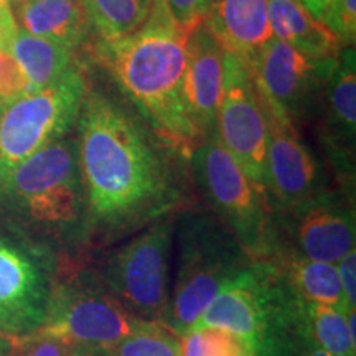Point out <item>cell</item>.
I'll return each instance as SVG.
<instances>
[{
	"label": "cell",
	"instance_id": "6da1fadb",
	"mask_svg": "<svg viewBox=\"0 0 356 356\" xmlns=\"http://www.w3.org/2000/svg\"><path fill=\"white\" fill-rule=\"evenodd\" d=\"M76 142L89 246L113 243L180 208V152L102 89H88L83 97Z\"/></svg>",
	"mask_w": 356,
	"mask_h": 356
},
{
	"label": "cell",
	"instance_id": "7a4b0ae2",
	"mask_svg": "<svg viewBox=\"0 0 356 356\" xmlns=\"http://www.w3.org/2000/svg\"><path fill=\"white\" fill-rule=\"evenodd\" d=\"M0 211L12 234L73 264L89 246V208L76 137H61L19 163L0 184Z\"/></svg>",
	"mask_w": 356,
	"mask_h": 356
},
{
	"label": "cell",
	"instance_id": "3957f363",
	"mask_svg": "<svg viewBox=\"0 0 356 356\" xmlns=\"http://www.w3.org/2000/svg\"><path fill=\"white\" fill-rule=\"evenodd\" d=\"M190 33L177 24L165 0H155L140 30L119 42L95 44L101 63L147 126L186 157L198 145L184 97Z\"/></svg>",
	"mask_w": 356,
	"mask_h": 356
},
{
	"label": "cell",
	"instance_id": "277c9868",
	"mask_svg": "<svg viewBox=\"0 0 356 356\" xmlns=\"http://www.w3.org/2000/svg\"><path fill=\"white\" fill-rule=\"evenodd\" d=\"M197 327L231 332L248 356H297L304 340L299 299L270 261H252L226 282Z\"/></svg>",
	"mask_w": 356,
	"mask_h": 356
},
{
	"label": "cell",
	"instance_id": "5b68a950",
	"mask_svg": "<svg viewBox=\"0 0 356 356\" xmlns=\"http://www.w3.org/2000/svg\"><path fill=\"white\" fill-rule=\"evenodd\" d=\"M175 229L180 251L167 325L181 337L198 322L220 289L252 261L210 213L185 210L175 218Z\"/></svg>",
	"mask_w": 356,
	"mask_h": 356
},
{
	"label": "cell",
	"instance_id": "8992f818",
	"mask_svg": "<svg viewBox=\"0 0 356 356\" xmlns=\"http://www.w3.org/2000/svg\"><path fill=\"white\" fill-rule=\"evenodd\" d=\"M193 175L203 197L251 261H267L280 238L266 195L215 136L190 154Z\"/></svg>",
	"mask_w": 356,
	"mask_h": 356
},
{
	"label": "cell",
	"instance_id": "52a82bcc",
	"mask_svg": "<svg viewBox=\"0 0 356 356\" xmlns=\"http://www.w3.org/2000/svg\"><path fill=\"white\" fill-rule=\"evenodd\" d=\"M173 233V215L145 226L127 243L114 249L96 275L102 287L134 317L167 325Z\"/></svg>",
	"mask_w": 356,
	"mask_h": 356
},
{
	"label": "cell",
	"instance_id": "ba28073f",
	"mask_svg": "<svg viewBox=\"0 0 356 356\" xmlns=\"http://www.w3.org/2000/svg\"><path fill=\"white\" fill-rule=\"evenodd\" d=\"M88 79L74 68L51 86L0 101V184L19 163L76 126Z\"/></svg>",
	"mask_w": 356,
	"mask_h": 356
},
{
	"label": "cell",
	"instance_id": "9c48e42d",
	"mask_svg": "<svg viewBox=\"0 0 356 356\" xmlns=\"http://www.w3.org/2000/svg\"><path fill=\"white\" fill-rule=\"evenodd\" d=\"M145 322L119 304L96 275L71 269L56 275L37 333L73 348L111 350Z\"/></svg>",
	"mask_w": 356,
	"mask_h": 356
},
{
	"label": "cell",
	"instance_id": "30bf717a",
	"mask_svg": "<svg viewBox=\"0 0 356 356\" xmlns=\"http://www.w3.org/2000/svg\"><path fill=\"white\" fill-rule=\"evenodd\" d=\"M335 61L337 56L315 60L273 37L248 70L266 108L297 127L318 111Z\"/></svg>",
	"mask_w": 356,
	"mask_h": 356
},
{
	"label": "cell",
	"instance_id": "8fae6325",
	"mask_svg": "<svg viewBox=\"0 0 356 356\" xmlns=\"http://www.w3.org/2000/svg\"><path fill=\"white\" fill-rule=\"evenodd\" d=\"M58 261L19 236H0V330L29 335L43 323Z\"/></svg>",
	"mask_w": 356,
	"mask_h": 356
},
{
	"label": "cell",
	"instance_id": "7c38bea8",
	"mask_svg": "<svg viewBox=\"0 0 356 356\" xmlns=\"http://www.w3.org/2000/svg\"><path fill=\"white\" fill-rule=\"evenodd\" d=\"M216 137L244 173L264 191L267 115L248 66L234 55L222 56V92Z\"/></svg>",
	"mask_w": 356,
	"mask_h": 356
},
{
	"label": "cell",
	"instance_id": "4fadbf2b",
	"mask_svg": "<svg viewBox=\"0 0 356 356\" xmlns=\"http://www.w3.org/2000/svg\"><path fill=\"white\" fill-rule=\"evenodd\" d=\"M280 243L307 259L337 264L356 241L353 195L325 186L286 215L274 216Z\"/></svg>",
	"mask_w": 356,
	"mask_h": 356
},
{
	"label": "cell",
	"instance_id": "5bb4252c",
	"mask_svg": "<svg viewBox=\"0 0 356 356\" xmlns=\"http://www.w3.org/2000/svg\"><path fill=\"white\" fill-rule=\"evenodd\" d=\"M266 115L264 195L273 215L280 216L315 197L325 185L317 159L302 140L297 127L267 108Z\"/></svg>",
	"mask_w": 356,
	"mask_h": 356
},
{
	"label": "cell",
	"instance_id": "9a60e30c",
	"mask_svg": "<svg viewBox=\"0 0 356 356\" xmlns=\"http://www.w3.org/2000/svg\"><path fill=\"white\" fill-rule=\"evenodd\" d=\"M318 111L320 144L341 190L353 195L356 144V53L345 47L338 53L335 66L325 84Z\"/></svg>",
	"mask_w": 356,
	"mask_h": 356
},
{
	"label": "cell",
	"instance_id": "2e32d148",
	"mask_svg": "<svg viewBox=\"0 0 356 356\" xmlns=\"http://www.w3.org/2000/svg\"><path fill=\"white\" fill-rule=\"evenodd\" d=\"M222 56L225 50L203 22L191 30L184 97L186 118L198 144L216 134L222 92Z\"/></svg>",
	"mask_w": 356,
	"mask_h": 356
},
{
	"label": "cell",
	"instance_id": "e0dca14e",
	"mask_svg": "<svg viewBox=\"0 0 356 356\" xmlns=\"http://www.w3.org/2000/svg\"><path fill=\"white\" fill-rule=\"evenodd\" d=\"M203 24L222 50L246 66L273 38L267 0H211Z\"/></svg>",
	"mask_w": 356,
	"mask_h": 356
},
{
	"label": "cell",
	"instance_id": "ac0fdd59",
	"mask_svg": "<svg viewBox=\"0 0 356 356\" xmlns=\"http://www.w3.org/2000/svg\"><path fill=\"white\" fill-rule=\"evenodd\" d=\"M17 15L24 32L51 40L74 53L91 42L92 32L81 0H19Z\"/></svg>",
	"mask_w": 356,
	"mask_h": 356
},
{
	"label": "cell",
	"instance_id": "d6986e66",
	"mask_svg": "<svg viewBox=\"0 0 356 356\" xmlns=\"http://www.w3.org/2000/svg\"><path fill=\"white\" fill-rule=\"evenodd\" d=\"M267 261L273 262L284 282L299 299L350 314L335 264L307 259L282 243Z\"/></svg>",
	"mask_w": 356,
	"mask_h": 356
},
{
	"label": "cell",
	"instance_id": "ffe728a7",
	"mask_svg": "<svg viewBox=\"0 0 356 356\" xmlns=\"http://www.w3.org/2000/svg\"><path fill=\"white\" fill-rule=\"evenodd\" d=\"M267 19L274 38L315 60L335 58L343 48L299 0H267Z\"/></svg>",
	"mask_w": 356,
	"mask_h": 356
},
{
	"label": "cell",
	"instance_id": "44dd1931",
	"mask_svg": "<svg viewBox=\"0 0 356 356\" xmlns=\"http://www.w3.org/2000/svg\"><path fill=\"white\" fill-rule=\"evenodd\" d=\"M8 51L20 65L32 91L51 86L70 71L79 68L73 50L51 40L26 33L22 29L17 30Z\"/></svg>",
	"mask_w": 356,
	"mask_h": 356
},
{
	"label": "cell",
	"instance_id": "7402d4cb",
	"mask_svg": "<svg viewBox=\"0 0 356 356\" xmlns=\"http://www.w3.org/2000/svg\"><path fill=\"white\" fill-rule=\"evenodd\" d=\"M299 299V297H297ZM356 312H346L299 299L302 335L314 340L332 356H356Z\"/></svg>",
	"mask_w": 356,
	"mask_h": 356
},
{
	"label": "cell",
	"instance_id": "603a6c76",
	"mask_svg": "<svg viewBox=\"0 0 356 356\" xmlns=\"http://www.w3.org/2000/svg\"><path fill=\"white\" fill-rule=\"evenodd\" d=\"M96 43L131 37L147 24L155 0H81Z\"/></svg>",
	"mask_w": 356,
	"mask_h": 356
},
{
	"label": "cell",
	"instance_id": "cb8c5ba5",
	"mask_svg": "<svg viewBox=\"0 0 356 356\" xmlns=\"http://www.w3.org/2000/svg\"><path fill=\"white\" fill-rule=\"evenodd\" d=\"M111 356H181L180 337L165 323L145 322L109 350Z\"/></svg>",
	"mask_w": 356,
	"mask_h": 356
},
{
	"label": "cell",
	"instance_id": "d4e9b609",
	"mask_svg": "<svg viewBox=\"0 0 356 356\" xmlns=\"http://www.w3.org/2000/svg\"><path fill=\"white\" fill-rule=\"evenodd\" d=\"M181 356H248L243 341L216 327L191 328L180 337Z\"/></svg>",
	"mask_w": 356,
	"mask_h": 356
},
{
	"label": "cell",
	"instance_id": "484cf974",
	"mask_svg": "<svg viewBox=\"0 0 356 356\" xmlns=\"http://www.w3.org/2000/svg\"><path fill=\"white\" fill-rule=\"evenodd\" d=\"M325 29L341 47H355L356 42V0H332L320 19Z\"/></svg>",
	"mask_w": 356,
	"mask_h": 356
},
{
	"label": "cell",
	"instance_id": "4316f807",
	"mask_svg": "<svg viewBox=\"0 0 356 356\" xmlns=\"http://www.w3.org/2000/svg\"><path fill=\"white\" fill-rule=\"evenodd\" d=\"M73 350V346L56 338L33 332L29 335L12 337L7 356H70Z\"/></svg>",
	"mask_w": 356,
	"mask_h": 356
},
{
	"label": "cell",
	"instance_id": "83f0119b",
	"mask_svg": "<svg viewBox=\"0 0 356 356\" xmlns=\"http://www.w3.org/2000/svg\"><path fill=\"white\" fill-rule=\"evenodd\" d=\"M32 91L20 65L8 50H0V101Z\"/></svg>",
	"mask_w": 356,
	"mask_h": 356
},
{
	"label": "cell",
	"instance_id": "f1b7e54d",
	"mask_svg": "<svg viewBox=\"0 0 356 356\" xmlns=\"http://www.w3.org/2000/svg\"><path fill=\"white\" fill-rule=\"evenodd\" d=\"M165 3L177 24L191 32L204 20L211 0H165Z\"/></svg>",
	"mask_w": 356,
	"mask_h": 356
},
{
	"label": "cell",
	"instance_id": "f546056e",
	"mask_svg": "<svg viewBox=\"0 0 356 356\" xmlns=\"http://www.w3.org/2000/svg\"><path fill=\"white\" fill-rule=\"evenodd\" d=\"M337 270L340 275L341 289L346 300V307L350 312L356 310V251L351 249L348 254H345L337 262Z\"/></svg>",
	"mask_w": 356,
	"mask_h": 356
},
{
	"label": "cell",
	"instance_id": "4dcf8cb0",
	"mask_svg": "<svg viewBox=\"0 0 356 356\" xmlns=\"http://www.w3.org/2000/svg\"><path fill=\"white\" fill-rule=\"evenodd\" d=\"M17 22L8 6H0V50H8L17 33Z\"/></svg>",
	"mask_w": 356,
	"mask_h": 356
},
{
	"label": "cell",
	"instance_id": "1f68e13d",
	"mask_svg": "<svg viewBox=\"0 0 356 356\" xmlns=\"http://www.w3.org/2000/svg\"><path fill=\"white\" fill-rule=\"evenodd\" d=\"M299 2L310 12V15L314 17L315 20L320 22L325 10H327V7L330 6L332 0H299Z\"/></svg>",
	"mask_w": 356,
	"mask_h": 356
},
{
	"label": "cell",
	"instance_id": "d6a6232c",
	"mask_svg": "<svg viewBox=\"0 0 356 356\" xmlns=\"http://www.w3.org/2000/svg\"><path fill=\"white\" fill-rule=\"evenodd\" d=\"M297 356H332V355L328 353L327 350H323L322 346L315 343L314 340L304 337V340H302L300 348H299V355Z\"/></svg>",
	"mask_w": 356,
	"mask_h": 356
},
{
	"label": "cell",
	"instance_id": "836d02e7",
	"mask_svg": "<svg viewBox=\"0 0 356 356\" xmlns=\"http://www.w3.org/2000/svg\"><path fill=\"white\" fill-rule=\"evenodd\" d=\"M70 356H111V353L104 348H74Z\"/></svg>",
	"mask_w": 356,
	"mask_h": 356
},
{
	"label": "cell",
	"instance_id": "e575fe53",
	"mask_svg": "<svg viewBox=\"0 0 356 356\" xmlns=\"http://www.w3.org/2000/svg\"><path fill=\"white\" fill-rule=\"evenodd\" d=\"M12 337L7 335L6 332L0 330V356H7L8 350H10Z\"/></svg>",
	"mask_w": 356,
	"mask_h": 356
}]
</instances>
